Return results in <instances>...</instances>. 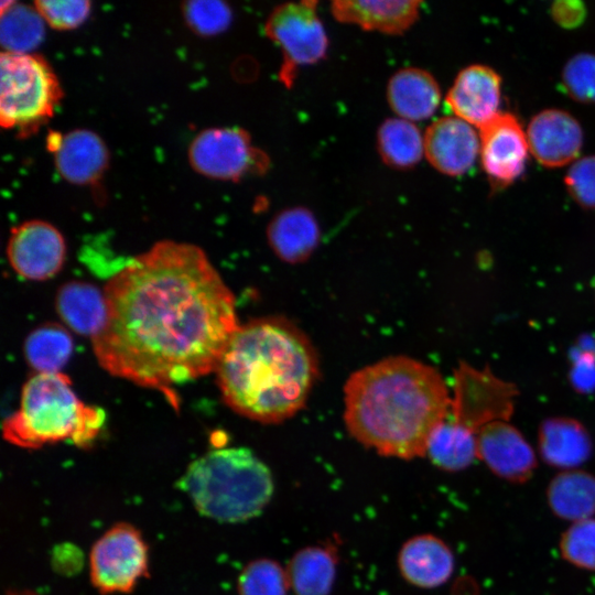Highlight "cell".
<instances>
[{
	"label": "cell",
	"mask_w": 595,
	"mask_h": 595,
	"mask_svg": "<svg viewBox=\"0 0 595 595\" xmlns=\"http://www.w3.org/2000/svg\"><path fill=\"white\" fill-rule=\"evenodd\" d=\"M186 24L199 35H216L225 31L232 19L231 9L223 1L196 0L184 3Z\"/></svg>",
	"instance_id": "cell-31"
},
{
	"label": "cell",
	"mask_w": 595,
	"mask_h": 595,
	"mask_svg": "<svg viewBox=\"0 0 595 595\" xmlns=\"http://www.w3.org/2000/svg\"><path fill=\"white\" fill-rule=\"evenodd\" d=\"M526 133L530 152L547 167H560L573 162L583 145V130L578 121L561 109H545L537 113Z\"/></svg>",
	"instance_id": "cell-17"
},
{
	"label": "cell",
	"mask_w": 595,
	"mask_h": 595,
	"mask_svg": "<svg viewBox=\"0 0 595 595\" xmlns=\"http://www.w3.org/2000/svg\"><path fill=\"white\" fill-rule=\"evenodd\" d=\"M108 315L93 342L110 375L161 391L215 371L238 328L235 298L199 247L160 240L105 286Z\"/></svg>",
	"instance_id": "cell-1"
},
{
	"label": "cell",
	"mask_w": 595,
	"mask_h": 595,
	"mask_svg": "<svg viewBox=\"0 0 595 595\" xmlns=\"http://www.w3.org/2000/svg\"><path fill=\"white\" fill-rule=\"evenodd\" d=\"M441 89L434 76L419 67L397 71L387 85V100L391 110L409 121L430 118L441 102Z\"/></svg>",
	"instance_id": "cell-21"
},
{
	"label": "cell",
	"mask_w": 595,
	"mask_h": 595,
	"mask_svg": "<svg viewBox=\"0 0 595 595\" xmlns=\"http://www.w3.org/2000/svg\"><path fill=\"white\" fill-rule=\"evenodd\" d=\"M320 237L314 214L303 206L279 212L267 227L269 246L275 256L288 263L306 260L316 249Z\"/></svg>",
	"instance_id": "cell-20"
},
{
	"label": "cell",
	"mask_w": 595,
	"mask_h": 595,
	"mask_svg": "<svg viewBox=\"0 0 595 595\" xmlns=\"http://www.w3.org/2000/svg\"><path fill=\"white\" fill-rule=\"evenodd\" d=\"M7 595H37V594L30 591H14V592H9Z\"/></svg>",
	"instance_id": "cell-38"
},
{
	"label": "cell",
	"mask_w": 595,
	"mask_h": 595,
	"mask_svg": "<svg viewBox=\"0 0 595 595\" xmlns=\"http://www.w3.org/2000/svg\"><path fill=\"white\" fill-rule=\"evenodd\" d=\"M56 310L74 332L91 339L102 331L107 322L105 292L84 281H69L60 288Z\"/></svg>",
	"instance_id": "cell-23"
},
{
	"label": "cell",
	"mask_w": 595,
	"mask_h": 595,
	"mask_svg": "<svg viewBox=\"0 0 595 595\" xmlns=\"http://www.w3.org/2000/svg\"><path fill=\"white\" fill-rule=\"evenodd\" d=\"M477 457L497 476L522 483L532 475L537 459L522 434L508 421H495L476 433Z\"/></svg>",
	"instance_id": "cell-16"
},
{
	"label": "cell",
	"mask_w": 595,
	"mask_h": 595,
	"mask_svg": "<svg viewBox=\"0 0 595 595\" xmlns=\"http://www.w3.org/2000/svg\"><path fill=\"white\" fill-rule=\"evenodd\" d=\"M177 487L201 515L220 522L255 518L274 488L268 466L245 447L207 452L190 464Z\"/></svg>",
	"instance_id": "cell-4"
},
{
	"label": "cell",
	"mask_w": 595,
	"mask_h": 595,
	"mask_svg": "<svg viewBox=\"0 0 595 595\" xmlns=\"http://www.w3.org/2000/svg\"><path fill=\"white\" fill-rule=\"evenodd\" d=\"M344 403L345 425L355 440L383 456L410 459L425 455L452 398L435 368L391 356L353 372Z\"/></svg>",
	"instance_id": "cell-2"
},
{
	"label": "cell",
	"mask_w": 595,
	"mask_h": 595,
	"mask_svg": "<svg viewBox=\"0 0 595 595\" xmlns=\"http://www.w3.org/2000/svg\"><path fill=\"white\" fill-rule=\"evenodd\" d=\"M454 398L448 415L475 434L495 421L512 415L516 386L496 377L489 369L461 364L455 374Z\"/></svg>",
	"instance_id": "cell-10"
},
{
	"label": "cell",
	"mask_w": 595,
	"mask_h": 595,
	"mask_svg": "<svg viewBox=\"0 0 595 595\" xmlns=\"http://www.w3.org/2000/svg\"><path fill=\"white\" fill-rule=\"evenodd\" d=\"M548 501L554 513L574 522L595 512V477L570 469L559 474L548 488Z\"/></svg>",
	"instance_id": "cell-25"
},
{
	"label": "cell",
	"mask_w": 595,
	"mask_h": 595,
	"mask_svg": "<svg viewBox=\"0 0 595 595\" xmlns=\"http://www.w3.org/2000/svg\"><path fill=\"white\" fill-rule=\"evenodd\" d=\"M377 150L387 166L409 170L424 155V136L412 121L388 118L379 126Z\"/></svg>",
	"instance_id": "cell-26"
},
{
	"label": "cell",
	"mask_w": 595,
	"mask_h": 595,
	"mask_svg": "<svg viewBox=\"0 0 595 595\" xmlns=\"http://www.w3.org/2000/svg\"><path fill=\"white\" fill-rule=\"evenodd\" d=\"M421 6L418 0H336L331 3V13L340 23L399 35L416 22Z\"/></svg>",
	"instance_id": "cell-18"
},
{
	"label": "cell",
	"mask_w": 595,
	"mask_h": 595,
	"mask_svg": "<svg viewBox=\"0 0 595 595\" xmlns=\"http://www.w3.org/2000/svg\"><path fill=\"white\" fill-rule=\"evenodd\" d=\"M7 257L15 273L31 281L56 275L66 258V242L61 231L41 219L23 221L12 228Z\"/></svg>",
	"instance_id": "cell-11"
},
{
	"label": "cell",
	"mask_w": 595,
	"mask_h": 595,
	"mask_svg": "<svg viewBox=\"0 0 595 595\" xmlns=\"http://www.w3.org/2000/svg\"><path fill=\"white\" fill-rule=\"evenodd\" d=\"M45 22L35 7L1 2L0 35L3 52L32 53L43 41Z\"/></svg>",
	"instance_id": "cell-28"
},
{
	"label": "cell",
	"mask_w": 595,
	"mask_h": 595,
	"mask_svg": "<svg viewBox=\"0 0 595 595\" xmlns=\"http://www.w3.org/2000/svg\"><path fill=\"white\" fill-rule=\"evenodd\" d=\"M148 564L149 550L140 531L129 523H117L91 548V583L105 595L128 593L148 576Z\"/></svg>",
	"instance_id": "cell-9"
},
{
	"label": "cell",
	"mask_w": 595,
	"mask_h": 595,
	"mask_svg": "<svg viewBox=\"0 0 595 595\" xmlns=\"http://www.w3.org/2000/svg\"><path fill=\"white\" fill-rule=\"evenodd\" d=\"M289 588L286 570L270 559L250 562L238 578L239 595H286Z\"/></svg>",
	"instance_id": "cell-30"
},
{
	"label": "cell",
	"mask_w": 595,
	"mask_h": 595,
	"mask_svg": "<svg viewBox=\"0 0 595 595\" xmlns=\"http://www.w3.org/2000/svg\"><path fill=\"white\" fill-rule=\"evenodd\" d=\"M539 448L551 466L571 469L588 459L592 441L584 425L571 418H549L539 428Z\"/></svg>",
	"instance_id": "cell-22"
},
{
	"label": "cell",
	"mask_w": 595,
	"mask_h": 595,
	"mask_svg": "<svg viewBox=\"0 0 595 595\" xmlns=\"http://www.w3.org/2000/svg\"><path fill=\"white\" fill-rule=\"evenodd\" d=\"M317 2L303 0L275 7L264 23L267 37L281 51L279 79L291 87L299 67L326 57L328 37L317 13Z\"/></svg>",
	"instance_id": "cell-7"
},
{
	"label": "cell",
	"mask_w": 595,
	"mask_h": 595,
	"mask_svg": "<svg viewBox=\"0 0 595 595\" xmlns=\"http://www.w3.org/2000/svg\"><path fill=\"white\" fill-rule=\"evenodd\" d=\"M500 86L495 69L473 64L457 74L445 102L455 117L482 129L499 113Z\"/></svg>",
	"instance_id": "cell-15"
},
{
	"label": "cell",
	"mask_w": 595,
	"mask_h": 595,
	"mask_svg": "<svg viewBox=\"0 0 595 595\" xmlns=\"http://www.w3.org/2000/svg\"><path fill=\"white\" fill-rule=\"evenodd\" d=\"M398 567L410 584L432 588L450 578L454 569V556L440 538L420 534L402 545L398 554Z\"/></svg>",
	"instance_id": "cell-19"
},
{
	"label": "cell",
	"mask_w": 595,
	"mask_h": 595,
	"mask_svg": "<svg viewBox=\"0 0 595 595\" xmlns=\"http://www.w3.org/2000/svg\"><path fill=\"white\" fill-rule=\"evenodd\" d=\"M224 402L261 423L284 421L305 404L317 377L307 336L282 317L239 325L215 369Z\"/></svg>",
	"instance_id": "cell-3"
},
{
	"label": "cell",
	"mask_w": 595,
	"mask_h": 595,
	"mask_svg": "<svg viewBox=\"0 0 595 595\" xmlns=\"http://www.w3.org/2000/svg\"><path fill=\"white\" fill-rule=\"evenodd\" d=\"M445 470H461L477 456L476 434L447 415L432 432L426 453Z\"/></svg>",
	"instance_id": "cell-27"
},
{
	"label": "cell",
	"mask_w": 595,
	"mask_h": 595,
	"mask_svg": "<svg viewBox=\"0 0 595 595\" xmlns=\"http://www.w3.org/2000/svg\"><path fill=\"white\" fill-rule=\"evenodd\" d=\"M423 136L424 156L442 174L466 173L479 154V134L472 125L455 116L436 119Z\"/></svg>",
	"instance_id": "cell-14"
},
{
	"label": "cell",
	"mask_w": 595,
	"mask_h": 595,
	"mask_svg": "<svg viewBox=\"0 0 595 595\" xmlns=\"http://www.w3.org/2000/svg\"><path fill=\"white\" fill-rule=\"evenodd\" d=\"M73 353V339L57 324H46L32 331L24 343L29 365L37 372H60Z\"/></svg>",
	"instance_id": "cell-29"
},
{
	"label": "cell",
	"mask_w": 595,
	"mask_h": 595,
	"mask_svg": "<svg viewBox=\"0 0 595 595\" xmlns=\"http://www.w3.org/2000/svg\"><path fill=\"white\" fill-rule=\"evenodd\" d=\"M562 82L573 99L595 102V54L578 53L571 57L563 68Z\"/></svg>",
	"instance_id": "cell-33"
},
{
	"label": "cell",
	"mask_w": 595,
	"mask_h": 595,
	"mask_svg": "<svg viewBox=\"0 0 595 595\" xmlns=\"http://www.w3.org/2000/svg\"><path fill=\"white\" fill-rule=\"evenodd\" d=\"M63 98L57 75L35 53L1 52L0 123L20 137L35 133L54 115Z\"/></svg>",
	"instance_id": "cell-6"
},
{
	"label": "cell",
	"mask_w": 595,
	"mask_h": 595,
	"mask_svg": "<svg viewBox=\"0 0 595 595\" xmlns=\"http://www.w3.org/2000/svg\"><path fill=\"white\" fill-rule=\"evenodd\" d=\"M560 549L570 563L595 570V519L574 522L562 536Z\"/></svg>",
	"instance_id": "cell-32"
},
{
	"label": "cell",
	"mask_w": 595,
	"mask_h": 595,
	"mask_svg": "<svg viewBox=\"0 0 595 595\" xmlns=\"http://www.w3.org/2000/svg\"><path fill=\"white\" fill-rule=\"evenodd\" d=\"M102 409L85 404L62 372H37L23 386L19 409L2 425L3 437L23 448L71 441L89 446L101 428Z\"/></svg>",
	"instance_id": "cell-5"
},
{
	"label": "cell",
	"mask_w": 595,
	"mask_h": 595,
	"mask_svg": "<svg viewBox=\"0 0 595 595\" xmlns=\"http://www.w3.org/2000/svg\"><path fill=\"white\" fill-rule=\"evenodd\" d=\"M46 144L57 173L73 185L95 184L108 167V148L101 137L91 130L53 132L48 134Z\"/></svg>",
	"instance_id": "cell-13"
},
{
	"label": "cell",
	"mask_w": 595,
	"mask_h": 595,
	"mask_svg": "<svg viewBox=\"0 0 595 595\" xmlns=\"http://www.w3.org/2000/svg\"><path fill=\"white\" fill-rule=\"evenodd\" d=\"M33 6L45 24L58 31L78 28L91 12V3L86 0H37Z\"/></svg>",
	"instance_id": "cell-34"
},
{
	"label": "cell",
	"mask_w": 595,
	"mask_h": 595,
	"mask_svg": "<svg viewBox=\"0 0 595 595\" xmlns=\"http://www.w3.org/2000/svg\"><path fill=\"white\" fill-rule=\"evenodd\" d=\"M564 182L577 204L595 208V155L576 160L569 169Z\"/></svg>",
	"instance_id": "cell-35"
},
{
	"label": "cell",
	"mask_w": 595,
	"mask_h": 595,
	"mask_svg": "<svg viewBox=\"0 0 595 595\" xmlns=\"http://www.w3.org/2000/svg\"><path fill=\"white\" fill-rule=\"evenodd\" d=\"M337 555L332 548L306 547L299 550L286 567L295 595H328L336 575Z\"/></svg>",
	"instance_id": "cell-24"
},
{
	"label": "cell",
	"mask_w": 595,
	"mask_h": 595,
	"mask_svg": "<svg viewBox=\"0 0 595 595\" xmlns=\"http://www.w3.org/2000/svg\"><path fill=\"white\" fill-rule=\"evenodd\" d=\"M480 130V161L494 188H502L518 178L530 151L527 133L518 119L499 112Z\"/></svg>",
	"instance_id": "cell-12"
},
{
	"label": "cell",
	"mask_w": 595,
	"mask_h": 595,
	"mask_svg": "<svg viewBox=\"0 0 595 595\" xmlns=\"http://www.w3.org/2000/svg\"><path fill=\"white\" fill-rule=\"evenodd\" d=\"M553 12L560 23L572 25L581 21L583 8L578 2H559L554 4Z\"/></svg>",
	"instance_id": "cell-37"
},
{
	"label": "cell",
	"mask_w": 595,
	"mask_h": 595,
	"mask_svg": "<svg viewBox=\"0 0 595 595\" xmlns=\"http://www.w3.org/2000/svg\"><path fill=\"white\" fill-rule=\"evenodd\" d=\"M571 378L576 389L589 391L595 388V360L592 356L584 354L575 361Z\"/></svg>",
	"instance_id": "cell-36"
},
{
	"label": "cell",
	"mask_w": 595,
	"mask_h": 595,
	"mask_svg": "<svg viewBox=\"0 0 595 595\" xmlns=\"http://www.w3.org/2000/svg\"><path fill=\"white\" fill-rule=\"evenodd\" d=\"M187 158L196 173L218 181L238 182L248 175H262L270 166L268 154L240 127L202 130L190 143Z\"/></svg>",
	"instance_id": "cell-8"
}]
</instances>
